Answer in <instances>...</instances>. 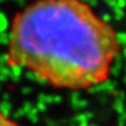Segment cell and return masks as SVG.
Returning <instances> with one entry per match:
<instances>
[{
  "instance_id": "obj_1",
  "label": "cell",
  "mask_w": 126,
  "mask_h": 126,
  "mask_svg": "<svg viewBox=\"0 0 126 126\" xmlns=\"http://www.w3.org/2000/svg\"><path fill=\"white\" fill-rule=\"evenodd\" d=\"M121 50L113 27L80 0H38L15 15L5 61L57 88L105 82Z\"/></svg>"
},
{
  "instance_id": "obj_2",
  "label": "cell",
  "mask_w": 126,
  "mask_h": 126,
  "mask_svg": "<svg viewBox=\"0 0 126 126\" xmlns=\"http://www.w3.org/2000/svg\"><path fill=\"white\" fill-rule=\"evenodd\" d=\"M0 126H19L14 120L10 119L2 111H0Z\"/></svg>"
}]
</instances>
